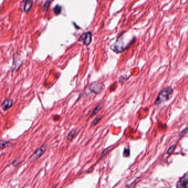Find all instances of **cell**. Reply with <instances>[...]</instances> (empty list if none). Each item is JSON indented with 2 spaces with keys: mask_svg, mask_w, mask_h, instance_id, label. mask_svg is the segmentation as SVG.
Returning <instances> with one entry per match:
<instances>
[{
  "mask_svg": "<svg viewBox=\"0 0 188 188\" xmlns=\"http://www.w3.org/2000/svg\"><path fill=\"white\" fill-rule=\"evenodd\" d=\"M101 119H102V116H98L97 118H96L94 119V120L92 121V122L91 124V126H94L96 125H97V124L99 122V121L101 120Z\"/></svg>",
  "mask_w": 188,
  "mask_h": 188,
  "instance_id": "obj_12",
  "label": "cell"
},
{
  "mask_svg": "<svg viewBox=\"0 0 188 188\" xmlns=\"http://www.w3.org/2000/svg\"><path fill=\"white\" fill-rule=\"evenodd\" d=\"M61 9H62V8L60 6L56 5L54 8V12L55 14L56 15H59V14H60V13L61 12Z\"/></svg>",
  "mask_w": 188,
  "mask_h": 188,
  "instance_id": "obj_11",
  "label": "cell"
},
{
  "mask_svg": "<svg viewBox=\"0 0 188 188\" xmlns=\"http://www.w3.org/2000/svg\"><path fill=\"white\" fill-rule=\"evenodd\" d=\"M13 104V100L12 99L7 98L5 99L2 103V108L3 110H7L11 108Z\"/></svg>",
  "mask_w": 188,
  "mask_h": 188,
  "instance_id": "obj_6",
  "label": "cell"
},
{
  "mask_svg": "<svg viewBox=\"0 0 188 188\" xmlns=\"http://www.w3.org/2000/svg\"><path fill=\"white\" fill-rule=\"evenodd\" d=\"M102 107H103V105H102L101 104H98V105H97V106L95 107V108H94V110H93V111H92V114H91L90 117H92V116H93L96 115L97 114V113H98V112L100 110V109L102 108Z\"/></svg>",
  "mask_w": 188,
  "mask_h": 188,
  "instance_id": "obj_9",
  "label": "cell"
},
{
  "mask_svg": "<svg viewBox=\"0 0 188 188\" xmlns=\"http://www.w3.org/2000/svg\"><path fill=\"white\" fill-rule=\"evenodd\" d=\"M174 148H175V146H172L171 147H170V149L168 150V151L167 152L168 153H171L172 152L174 151Z\"/></svg>",
  "mask_w": 188,
  "mask_h": 188,
  "instance_id": "obj_16",
  "label": "cell"
},
{
  "mask_svg": "<svg viewBox=\"0 0 188 188\" xmlns=\"http://www.w3.org/2000/svg\"><path fill=\"white\" fill-rule=\"evenodd\" d=\"M92 34L91 31H87L83 33L81 36L79 38V41H83V44L85 45H89L92 42Z\"/></svg>",
  "mask_w": 188,
  "mask_h": 188,
  "instance_id": "obj_4",
  "label": "cell"
},
{
  "mask_svg": "<svg viewBox=\"0 0 188 188\" xmlns=\"http://www.w3.org/2000/svg\"><path fill=\"white\" fill-rule=\"evenodd\" d=\"M10 142L2 139L1 141V148L2 150L4 148H6V147L10 145Z\"/></svg>",
  "mask_w": 188,
  "mask_h": 188,
  "instance_id": "obj_10",
  "label": "cell"
},
{
  "mask_svg": "<svg viewBox=\"0 0 188 188\" xmlns=\"http://www.w3.org/2000/svg\"><path fill=\"white\" fill-rule=\"evenodd\" d=\"M52 1H53V0H47V1H46V2L44 3V6H43V9H44V10H45V11H47V10H48V8L50 6V3L52 2Z\"/></svg>",
  "mask_w": 188,
  "mask_h": 188,
  "instance_id": "obj_13",
  "label": "cell"
},
{
  "mask_svg": "<svg viewBox=\"0 0 188 188\" xmlns=\"http://www.w3.org/2000/svg\"><path fill=\"white\" fill-rule=\"evenodd\" d=\"M46 151V147L45 146H42V147L37 148L36 150L34 152L33 155L30 156V160L32 161L36 160L39 158Z\"/></svg>",
  "mask_w": 188,
  "mask_h": 188,
  "instance_id": "obj_2",
  "label": "cell"
},
{
  "mask_svg": "<svg viewBox=\"0 0 188 188\" xmlns=\"http://www.w3.org/2000/svg\"><path fill=\"white\" fill-rule=\"evenodd\" d=\"M33 0H23V10L24 12L27 13L30 10L33 5Z\"/></svg>",
  "mask_w": 188,
  "mask_h": 188,
  "instance_id": "obj_7",
  "label": "cell"
},
{
  "mask_svg": "<svg viewBox=\"0 0 188 188\" xmlns=\"http://www.w3.org/2000/svg\"><path fill=\"white\" fill-rule=\"evenodd\" d=\"M188 187V175L183 176L176 184L177 188H187Z\"/></svg>",
  "mask_w": 188,
  "mask_h": 188,
  "instance_id": "obj_5",
  "label": "cell"
},
{
  "mask_svg": "<svg viewBox=\"0 0 188 188\" xmlns=\"http://www.w3.org/2000/svg\"><path fill=\"white\" fill-rule=\"evenodd\" d=\"M173 92V90L170 87H168L165 88H164L162 91L160 92L158 96L155 104H159L161 103H163L164 101L167 100L170 98V96L172 94Z\"/></svg>",
  "mask_w": 188,
  "mask_h": 188,
  "instance_id": "obj_1",
  "label": "cell"
},
{
  "mask_svg": "<svg viewBox=\"0 0 188 188\" xmlns=\"http://www.w3.org/2000/svg\"><path fill=\"white\" fill-rule=\"evenodd\" d=\"M89 88L92 92L97 94L100 93L102 91L103 89V85H102V83L99 82H95L92 83L90 85Z\"/></svg>",
  "mask_w": 188,
  "mask_h": 188,
  "instance_id": "obj_3",
  "label": "cell"
},
{
  "mask_svg": "<svg viewBox=\"0 0 188 188\" xmlns=\"http://www.w3.org/2000/svg\"><path fill=\"white\" fill-rule=\"evenodd\" d=\"M19 163H20V161H18V159H16V160H14V161L13 162L12 164H13L14 166L16 167V166L18 165V164H19Z\"/></svg>",
  "mask_w": 188,
  "mask_h": 188,
  "instance_id": "obj_15",
  "label": "cell"
},
{
  "mask_svg": "<svg viewBox=\"0 0 188 188\" xmlns=\"http://www.w3.org/2000/svg\"><path fill=\"white\" fill-rule=\"evenodd\" d=\"M76 134H77V130H76V129H73L68 134V136H67V139L68 141H71L74 138V137L76 136Z\"/></svg>",
  "mask_w": 188,
  "mask_h": 188,
  "instance_id": "obj_8",
  "label": "cell"
},
{
  "mask_svg": "<svg viewBox=\"0 0 188 188\" xmlns=\"http://www.w3.org/2000/svg\"><path fill=\"white\" fill-rule=\"evenodd\" d=\"M123 155L125 157L129 156H130V150L129 149H125Z\"/></svg>",
  "mask_w": 188,
  "mask_h": 188,
  "instance_id": "obj_14",
  "label": "cell"
}]
</instances>
